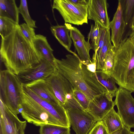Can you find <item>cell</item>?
I'll return each instance as SVG.
<instances>
[{
    "instance_id": "obj_1",
    "label": "cell",
    "mask_w": 134,
    "mask_h": 134,
    "mask_svg": "<svg viewBox=\"0 0 134 134\" xmlns=\"http://www.w3.org/2000/svg\"><path fill=\"white\" fill-rule=\"evenodd\" d=\"M19 25L2 38L0 49L1 59L7 69L17 75L32 68L42 58L23 34Z\"/></svg>"
},
{
    "instance_id": "obj_2",
    "label": "cell",
    "mask_w": 134,
    "mask_h": 134,
    "mask_svg": "<svg viewBox=\"0 0 134 134\" xmlns=\"http://www.w3.org/2000/svg\"><path fill=\"white\" fill-rule=\"evenodd\" d=\"M55 66L58 71L71 83L74 88L83 92L90 100L96 96L108 93L98 80L95 73L89 71L75 53L66 58H55Z\"/></svg>"
},
{
    "instance_id": "obj_3",
    "label": "cell",
    "mask_w": 134,
    "mask_h": 134,
    "mask_svg": "<svg viewBox=\"0 0 134 134\" xmlns=\"http://www.w3.org/2000/svg\"><path fill=\"white\" fill-rule=\"evenodd\" d=\"M111 76L119 86L134 92V43L128 38L123 40L115 50Z\"/></svg>"
},
{
    "instance_id": "obj_4",
    "label": "cell",
    "mask_w": 134,
    "mask_h": 134,
    "mask_svg": "<svg viewBox=\"0 0 134 134\" xmlns=\"http://www.w3.org/2000/svg\"><path fill=\"white\" fill-rule=\"evenodd\" d=\"M0 99L15 115L21 108L22 84L17 75L7 69L0 72Z\"/></svg>"
},
{
    "instance_id": "obj_5",
    "label": "cell",
    "mask_w": 134,
    "mask_h": 134,
    "mask_svg": "<svg viewBox=\"0 0 134 134\" xmlns=\"http://www.w3.org/2000/svg\"><path fill=\"white\" fill-rule=\"evenodd\" d=\"M44 80L51 92L65 110L83 109L74 96L73 86L56 69Z\"/></svg>"
},
{
    "instance_id": "obj_6",
    "label": "cell",
    "mask_w": 134,
    "mask_h": 134,
    "mask_svg": "<svg viewBox=\"0 0 134 134\" xmlns=\"http://www.w3.org/2000/svg\"><path fill=\"white\" fill-rule=\"evenodd\" d=\"M21 96V108L20 113L28 122L37 126L48 124L62 126L58 121L24 92L22 87Z\"/></svg>"
},
{
    "instance_id": "obj_7",
    "label": "cell",
    "mask_w": 134,
    "mask_h": 134,
    "mask_svg": "<svg viewBox=\"0 0 134 134\" xmlns=\"http://www.w3.org/2000/svg\"><path fill=\"white\" fill-rule=\"evenodd\" d=\"M52 7L59 12L65 23L77 25L88 24L87 5H76L69 0H54Z\"/></svg>"
},
{
    "instance_id": "obj_8",
    "label": "cell",
    "mask_w": 134,
    "mask_h": 134,
    "mask_svg": "<svg viewBox=\"0 0 134 134\" xmlns=\"http://www.w3.org/2000/svg\"><path fill=\"white\" fill-rule=\"evenodd\" d=\"M132 93L119 86L114 101L118 109L117 113L124 125L130 130L134 128V98Z\"/></svg>"
},
{
    "instance_id": "obj_9",
    "label": "cell",
    "mask_w": 134,
    "mask_h": 134,
    "mask_svg": "<svg viewBox=\"0 0 134 134\" xmlns=\"http://www.w3.org/2000/svg\"><path fill=\"white\" fill-rule=\"evenodd\" d=\"M26 121H22L0 99V134H24Z\"/></svg>"
},
{
    "instance_id": "obj_10",
    "label": "cell",
    "mask_w": 134,
    "mask_h": 134,
    "mask_svg": "<svg viewBox=\"0 0 134 134\" xmlns=\"http://www.w3.org/2000/svg\"><path fill=\"white\" fill-rule=\"evenodd\" d=\"M56 68L46 59L42 58L40 62L31 68L17 75L22 85H26L48 77Z\"/></svg>"
},
{
    "instance_id": "obj_11",
    "label": "cell",
    "mask_w": 134,
    "mask_h": 134,
    "mask_svg": "<svg viewBox=\"0 0 134 134\" xmlns=\"http://www.w3.org/2000/svg\"><path fill=\"white\" fill-rule=\"evenodd\" d=\"M66 110L70 126L76 134H88L97 121L85 110L75 109Z\"/></svg>"
},
{
    "instance_id": "obj_12",
    "label": "cell",
    "mask_w": 134,
    "mask_h": 134,
    "mask_svg": "<svg viewBox=\"0 0 134 134\" xmlns=\"http://www.w3.org/2000/svg\"><path fill=\"white\" fill-rule=\"evenodd\" d=\"M113 96L109 93L101 94L95 96L90 102L85 111L97 121L102 120L104 117L115 105Z\"/></svg>"
},
{
    "instance_id": "obj_13",
    "label": "cell",
    "mask_w": 134,
    "mask_h": 134,
    "mask_svg": "<svg viewBox=\"0 0 134 134\" xmlns=\"http://www.w3.org/2000/svg\"><path fill=\"white\" fill-rule=\"evenodd\" d=\"M22 87L24 92L58 121L62 126L70 127L71 126L66 110L60 104H53L42 99L25 85H22Z\"/></svg>"
},
{
    "instance_id": "obj_14",
    "label": "cell",
    "mask_w": 134,
    "mask_h": 134,
    "mask_svg": "<svg viewBox=\"0 0 134 134\" xmlns=\"http://www.w3.org/2000/svg\"><path fill=\"white\" fill-rule=\"evenodd\" d=\"M64 25L69 30L70 37L82 62L85 65L90 63L92 61L89 52L92 47L89 41H86L84 36L76 27L69 23H65Z\"/></svg>"
},
{
    "instance_id": "obj_15",
    "label": "cell",
    "mask_w": 134,
    "mask_h": 134,
    "mask_svg": "<svg viewBox=\"0 0 134 134\" xmlns=\"http://www.w3.org/2000/svg\"><path fill=\"white\" fill-rule=\"evenodd\" d=\"M87 7L88 19L93 20L106 29H110L106 0H88Z\"/></svg>"
},
{
    "instance_id": "obj_16",
    "label": "cell",
    "mask_w": 134,
    "mask_h": 134,
    "mask_svg": "<svg viewBox=\"0 0 134 134\" xmlns=\"http://www.w3.org/2000/svg\"><path fill=\"white\" fill-rule=\"evenodd\" d=\"M126 26L121 0H119L116 10L109 25L111 30V41L115 50L118 47L123 40Z\"/></svg>"
},
{
    "instance_id": "obj_17",
    "label": "cell",
    "mask_w": 134,
    "mask_h": 134,
    "mask_svg": "<svg viewBox=\"0 0 134 134\" xmlns=\"http://www.w3.org/2000/svg\"><path fill=\"white\" fill-rule=\"evenodd\" d=\"M24 85L42 99L53 104H60L51 92L44 80H39Z\"/></svg>"
},
{
    "instance_id": "obj_18",
    "label": "cell",
    "mask_w": 134,
    "mask_h": 134,
    "mask_svg": "<svg viewBox=\"0 0 134 134\" xmlns=\"http://www.w3.org/2000/svg\"><path fill=\"white\" fill-rule=\"evenodd\" d=\"M33 45L42 58L47 60L55 67L56 58L53 54V50L48 43L46 37L40 34L36 35L33 42Z\"/></svg>"
},
{
    "instance_id": "obj_19",
    "label": "cell",
    "mask_w": 134,
    "mask_h": 134,
    "mask_svg": "<svg viewBox=\"0 0 134 134\" xmlns=\"http://www.w3.org/2000/svg\"><path fill=\"white\" fill-rule=\"evenodd\" d=\"M19 12L14 0H0V16L7 18L19 24Z\"/></svg>"
},
{
    "instance_id": "obj_20",
    "label": "cell",
    "mask_w": 134,
    "mask_h": 134,
    "mask_svg": "<svg viewBox=\"0 0 134 134\" xmlns=\"http://www.w3.org/2000/svg\"><path fill=\"white\" fill-rule=\"evenodd\" d=\"M51 30L52 33L59 43L67 50L72 54L70 50L72 40L69 34V30L65 25H57L51 27Z\"/></svg>"
},
{
    "instance_id": "obj_21",
    "label": "cell",
    "mask_w": 134,
    "mask_h": 134,
    "mask_svg": "<svg viewBox=\"0 0 134 134\" xmlns=\"http://www.w3.org/2000/svg\"><path fill=\"white\" fill-rule=\"evenodd\" d=\"M109 134L125 126L119 115L112 108L102 120Z\"/></svg>"
},
{
    "instance_id": "obj_22",
    "label": "cell",
    "mask_w": 134,
    "mask_h": 134,
    "mask_svg": "<svg viewBox=\"0 0 134 134\" xmlns=\"http://www.w3.org/2000/svg\"><path fill=\"white\" fill-rule=\"evenodd\" d=\"M95 74L98 81L106 88L108 93L113 97H115L118 88L114 78L102 70H96Z\"/></svg>"
},
{
    "instance_id": "obj_23",
    "label": "cell",
    "mask_w": 134,
    "mask_h": 134,
    "mask_svg": "<svg viewBox=\"0 0 134 134\" xmlns=\"http://www.w3.org/2000/svg\"><path fill=\"white\" fill-rule=\"evenodd\" d=\"M110 29H107V33L104 44L102 48L98 57L97 58V70L103 71L105 59L108 52L112 45L111 43Z\"/></svg>"
},
{
    "instance_id": "obj_24",
    "label": "cell",
    "mask_w": 134,
    "mask_h": 134,
    "mask_svg": "<svg viewBox=\"0 0 134 134\" xmlns=\"http://www.w3.org/2000/svg\"><path fill=\"white\" fill-rule=\"evenodd\" d=\"M70 128L59 125L48 124L40 126V134H69Z\"/></svg>"
},
{
    "instance_id": "obj_25",
    "label": "cell",
    "mask_w": 134,
    "mask_h": 134,
    "mask_svg": "<svg viewBox=\"0 0 134 134\" xmlns=\"http://www.w3.org/2000/svg\"><path fill=\"white\" fill-rule=\"evenodd\" d=\"M19 25L7 18L0 16V34L2 38L9 35Z\"/></svg>"
},
{
    "instance_id": "obj_26",
    "label": "cell",
    "mask_w": 134,
    "mask_h": 134,
    "mask_svg": "<svg viewBox=\"0 0 134 134\" xmlns=\"http://www.w3.org/2000/svg\"><path fill=\"white\" fill-rule=\"evenodd\" d=\"M100 26L98 23L95 22L94 25L92 24L87 38L88 41L91 40L92 49L95 52L96 50L99 41L100 33Z\"/></svg>"
},
{
    "instance_id": "obj_27",
    "label": "cell",
    "mask_w": 134,
    "mask_h": 134,
    "mask_svg": "<svg viewBox=\"0 0 134 134\" xmlns=\"http://www.w3.org/2000/svg\"><path fill=\"white\" fill-rule=\"evenodd\" d=\"M115 49L113 45L109 48L106 56L103 71L111 75L114 66Z\"/></svg>"
},
{
    "instance_id": "obj_28",
    "label": "cell",
    "mask_w": 134,
    "mask_h": 134,
    "mask_svg": "<svg viewBox=\"0 0 134 134\" xmlns=\"http://www.w3.org/2000/svg\"><path fill=\"white\" fill-rule=\"evenodd\" d=\"M122 2L123 16L126 26L132 18L134 10V0H125Z\"/></svg>"
},
{
    "instance_id": "obj_29",
    "label": "cell",
    "mask_w": 134,
    "mask_h": 134,
    "mask_svg": "<svg viewBox=\"0 0 134 134\" xmlns=\"http://www.w3.org/2000/svg\"><path fill=\"white\" fill-rule=\"evenodd\" d=\"M18 8L19 13L22 15L26 24L30 27L37 28L35 25L36 21L31 18L29 14L27 1L21 0L20 5Z\"/></svg>"
},
{
    "instance_id": "obj_30",
    "label": "cell",
    "mask_w": 134,
    "mask_h": 134,
    "mask_svg": "<svg viewBox=\"0 0 134 134\" xmlns=\"http://www.w3.org/2000/svg\"><path fill=\"white\" fill-rule=\"evenodd\" d=\"M19 27L21 31L24 36L33 44V42L36 35L34 28L25 23L20 24Z\"/></svg>"
},
{
    "instance_id": "obj_31",
    "label": "cell",
    "mask_w": 134,
    "mask_h": 134,
    "mask_svg": "<svg viewBox=\"0 0 134 134\" xmlns=\"http://www.w3.org/2000/svg\"><path fill=\"white\" fill-rule=\"evenodd\" d=\"M74 94L78 103L84 110H87L90 100L86 95L81 91L74 88Z\"/></svg>"
},
{
    "instance_id": "obj_32",
    "label": "cell",
    "mask_w": 134,
    "mask_h": 134,
    "mask_svg": "<svg viewBox=\"0 0 134 134\" xmlns=\"http://www.w3.org/2000/svg\"><path fill=\"white\" fill-rule=\"evenodd\" d=\"M88 134H109L102 120L97 121Z\"/></svg>"
},
{
    "instance_id": "obj_33",
    "label": "cell",
    "mask_w": 134,
    "mask_h": 134,
    "mask_svg": "<svg viewBox=\"0 0 134 134\" xmlns=\"http://www.w3.org/2000/svg\"><path fill=\"white\" fill-rule=\"evenodd\" d=\"M92 62L86 65L87 69L90 71L95 73L97 69V57L93 54Z\"/></svg>"
},
{
    "instance_id": "obj_34",
    "label": "cell",
    "mask_w": 134,
    "mask_h": 134,
    "mask_svg": "<svg viewBox=\"0 0 134 134\" xmlns=\"http://www.w3.org/2000/svg\"><path fill=\"white\" fill-rule=\"evenodd\" d=\"M131 131V130L124 126L123 127L109 134H129Z\"/></svg>"
},
{
    "instance_id": "obj_35",
    "label": "cell",
    "mask_w": 134,
    "mask_h": 134,
    "mask_svg": "<svg viewBox=\"0 0 134 134\" xmlns=\"http://www.w3.org/2000/svg\"><path fill=\"white\" fill-rule=\"evenodd\" d=\"M71 2L76 5H87L88 0H69Z\"/></svg>"
},
{
    "instance_id": "obj_36",
    "label": "cell",
    "mask_w": 134,
    "mask_h": 134,
    "mask_svg": "<svg viewBox=\"0 0 134 134\" xmlns=\"http://www.w3.org/2000/svg\"><path fill=\"white\" fill-rule=\"evenodd\" d=\"M132 30L128 38L131 41L134 43V29Z\"/></svg>"
},
{
    "instance_id": "obj_37",
    "label": "cell",
    "mask_w": 134,
    "mask_h": 134,
    "mask_svg": "<svg viewBox=\"0 0 134 134\" xmlns=\"http://www.w3.org/2000/svg\"><path fill=\"white\" fill-rule=\"evenodd\" d=\"M130 28L132 29H134V12L130 20Z\"/></svg>"
},
{
    "instance_id": "obj_38",
    "label": "cell",
    "mask_w": 134,
    "mask_h": 134,
    "mask_svg": "<svg viewBox=\"0 0 134 134\" xmlns=\"http://www.w3.org/2000/svg\"><path fill=\"white\" fill-rule=\"evenodd\" d=\"M129 134H134V131L132 132L131 131Z\"/></svg>"
},
{
    "instance_id": "obj_39",
    "label": "cell",
    "mask_w": 134,
    "mask_h": 134,
    "mask_svg": "<svg viewBox=\"0 0 134 134\" xmlns=\"http://www.w3.org/2000/svg\"><path fill=\"white\" fill-rule=\"evenodd\" d=\"M69 134H71V133H70Z\"/></svg>"
}]
</instances>
